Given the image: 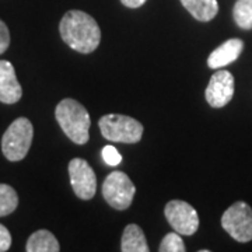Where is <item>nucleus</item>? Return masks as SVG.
Returning <instances> with one entry per match:
<instances>
[{"label": "nucleus", "instance_id": "obj_1", "mask_svg": "<svg viewBox=\"0 0 252 252\" xmlns=\"http://www.w3.org/2000/svg\"><path fill=\"white\" fill-rule=\"evenodd\" d=\"M59 32L63 42L79 54H91L101 42L98 23L81 10H70L61 20Z\"/></svg>", "mask_w": 252, "mask_h": 252}, {"label": "nucleus", "instance_id": "obj_2", "mask_svg": "<svg viewBox=\"0 0 252 252\" xmlns=\"http://www.w3.org/2000/svg\"><path fill=\"white\" fill-rule=\"evenodd\" d=\"M55 118L63 133L73 143L86 144L90 139L91 119L87 109L73 98L62 99L55 109Z\"/></svg>", "mask_w": 252, "mask_h": 252}, {"label": "nucleus", "instance_id": "obj_3", "mask_svg": "<svg viewBox=\"0 0 252 252\" xmlns=\"http://www.w3.org/2000/svg\"><path fill=\"white\" fill-rule=\"evenodd\" d=\"M34 137V126L27 118L13 121L1 137V152L9 161H21L26 158Z\"/></svg>", "mask_w": 252, "mask_h": 252}, {"label": "nucleus", "instance_id": "obj_4", "mask_svg": "<svg viewBox=\"0 0 252 252\" xmlns=\"http://www.w3.org/2000/svg\"><path fill=\"white\" fill-rule=\"evenodd\" d=\"M98 126L102 136L109 142L115 143H137L143 136V125L137 119L127 115H104L99 119Z\"/></svg>", "mask_w": 252, "mask_h": 252}, {"label": "nucleus", "instance_id": "obj_5", "mask_svg": "<svg viewBox=\"0 0 252 252\" xmlns=\"http://www.w3.org/2000/svg\"><path fill=\"white\" fill-rule=\"evenodd\" d=\"M135 193V184L122 171H112L102 184V196L109 206L117 210H126L130 206Z\"/></svg>", "mask_w": 252, "mask_h": 252}, {"label": "nucleus", "instance_id": "obj_6", "mask_svg": "<svg viewBox=\"0 0 252 252\" xmlns=\"http://www.w3.org/2000/svg\"><path fill=\"white\" fill-rule=\"evenodd\" d=\"M221 227L238 243L252 240V209L245 202H235L221 216Z\"/></svg>", "mask_w": 252, "mask_h": 252}, {"label": "nucleus", "instance_id": "obj_7", "mask_svg": "<svg viewBox=\"0 0 252 252\" xmlns=\"http://www.w3.org/2000/svg\"><path fill=\"white\" fill-rule=\"evenodd\" d=\"M165 219L181 235H193L199 228V216L195 207L184 200H170L164 209Z\"/></svg>", "mask_w": 252, "mask_h": 252}, {"label": "nucleus", "instance_id": "obj_8", "mask_svg": "<svg viewBox=\"0 0 252 252\" xmlns=\"http://www.w3.org/2000/svg\"><path fill=\"white\" fill-rule=\"evenodd\" d=\"M69 177L73 192L77 198L90 200L97 192V177L90 164L83 158H73L69 162Z\"/></svg>", "mask_w": 252, "mask_h": 252}, {"label": "nucleus", "instance_id": "obj_9", "mask_svg": "<svg viewBox=\"0 0 252 252\" xmlns=\"http://www.w3.org/2000/svg\"><path fill=\"white\" fill-rule=\"evenodd\" d=\"M207 104L213 108H223L234 97V77L228 70H217L205 91Z\"/></svg>", "mask_w": 252, "mask_h": 252}, {"label": "nucleus", "instance_id": "obj_10", "mask_svg": "<svg viewBox=\"0 0 252 252\" xmlns=\"http://www.w3.org/2000/svg\"><path fill=\"white\" fill-rule=\"evenodd\" d=\"M23 97V89L18 83L14 66L1 59L0 61V102L16 104Z\"/></svg>", "mask_w": 252, "mask_h": 252}, {"label": "nucleus", "instance_id": "obj_11", "mask_svg": "<svg viewBox=\"0 0 252 252\" xmlns=\"http://www.w3.org/2000/svg\"><path fill=\"white\" fill-rule=\"evenodd\" d=\"M244 49V42L238 38H231L228 41L223 42L220 46L209 55L207 58V66L210 69H219L224 67L230 63L235 62L238 56L241 55Z\"/></svg>", "mask_w": 252, "mask_h": 252}, {"label": "nucleus", "instance_id": "obj_12", "mask_svg": "<svg viewBox=\"0 0 252 252\" xmlns=\"http://www.w3.org/2000/svg\"><path fill=\"white\" fill-rule=\"evenodd\" d=\"M121 251L122 252H149L147 240L143 230L137 224H127L124 230L121 240Z\"/></svg>", "mask_w": 252, "mask_h": 252}, {"label": "nucleus", "instance_id": "obj_13", "mask_svg": "<svg viewBox=\"0 0 252 252\" xmlns=\"http://www.w3.org/2000/svg\"><path fill=\"white\" fill-rule=\"evenodd\" d=\"M181 3L192 17L202 23L213 20L219 13L217 0H181Z\"/></svg>", "mask_w": 252, "mask_h": 252}, {"label": "nucleus", "instance_id": "obj_14", "mask_svg": "<svg viewBox=\"0 0 252 252\" xmlns=\"http://www.w3.org/2000/svg\"><path fill=\"white\" fill-rule=\"evenodd\" d=\"M27 252H59L61 245L51 231L48 230H38L35 233L30 235L27 245Z\"/></svg>", "mask_w": 252, "mask_h": 252}, {"label": "nucleus", "instance_id": "obj_15", "mask_svg": "<svg viewBox=\"0 0 252 252\" xmlns=\"http://www.w3.org/2000/svg\"><path fill=\"white\" fill-rule=\"evenodd\" d=\"M18 206V195L13 187L0 184V217L9 216Z\"/></svg>", "mask_w": 252, "mask_h": 252}, {"label": "nucleus", "instance_id": "obj_16", "mask_svg": "<svg viewBox=\"0 0 252 252\" xmlns=\"http://www.w3.org/2000/svg\"><path fill=\"white\" fill-rule=\"evenodd\" d=\"M235 24L243 30H252V0H237L233 9Z\"/></svg>", "mask_w": 252, "mask_h": 252}, {"label": "nucleus", "instance_id": "obj_17", "mask_svg": "<svg viewBox=\"0 0 252 252\" xmlns=\"http://www.w3.org/2000/svg\"><path fill=\"white\" fill-rule=\"evenodd\" d=\"M158 251L160 252H184L187 251L185 248V244L181 238V234H178L177 231L175 233H168L162 238V241L160 243L158 247Z\"/></svg>", "mask_w": 252, "mask_h": 252}, {"label": "nucleus", "instance_id": "obj_18", "mask_svg": "<svg viewBox=\"0 0 252 252\" xmlns=\"http://www.w3.org/2000/svg\"><path fill=\"white\" fill-rule=\"evenodd\" d=\"M102 158L108 165H118L122 161V156L114 146H105L102 149Z\"/></svg>", "mask_w": 252, "mask_h": 252}, {"label": "nucleus", "instance_id": "obj_19", "mask_svg": "<svg viewBox=\"0 0 252 252\" xmlns=\"http://www.w3.org/2000/svg\"><path fill=\"white\" fill-rule=\"evenodd\" d=\"M10 46V31L6 23L0 20V55L4 54Z\"/></svg>", "mask_w": 252, "mask_h": 252}, {"label": "nucleus", "instance_id": "obj_20", "mask_svg": "<svg viewBox=\"0 0 252 252\" xmlns=\"http://www.w3.org/2000/svg\"><path fill=\"white\" fill-rule=\"evenodd\" d=\"M11 247V234L3 224H0V252L9 251Z\"/></svg>", "mask_w": 252, "mask_h": 252}, {"label": "nucleus", "instance_id": "obj_21", "mask_svg": "<svg viewBox=\"0 0 252 252\" xmlns=\"http://www.w3.org/2000/svg\"><path fill=\"white\" fill-rule=\"evenodd\" d=\"M147 0H121V3L129 7V9H139L140 6H143Z\"/></svg>", "mask_w": 252, "mask_h": 252}]
</instances>
